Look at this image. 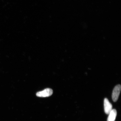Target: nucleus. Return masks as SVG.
<instances>
[{
  "mask_svg": "<svg viewBox=\"0 0 121 121\" xmlns=\"http://www.w3.org/2000/svg\"><path fill=\"white\" fill-rule=\"evenodd\" d=\"M108 114L107 121H115L117 115L116 110L115 109L112 110Z\"/></svg>",
  "mask_w": 121,
  "mask_h": 121,
  "instance_id": "nucleus-4",
  "label": "nucleus"
},
{
  "mask_svg": "<svg viewBox=\"0 0 121 121\" xmlns=\"http://www.w3.org/2000/svg\"><path fill=\"white\" fill-rule=\"evenodd\" d=\"M121 88L120 85L118 84L113 89L112 95V98L113 102H116L118 99L120 93Z\"/></svg>",
  "mask_w": 121,
  "mask_h": 121,
  "instance_id": "nucleus-1",
  "label": "nucleus"
},
{
  "mask_svg": "<svg viewBox=\"0 0 121 121\" xmlns=\"http://www.w3.org/2000/svg\"><path fill=\"white\" fill-rule=\"evenodd\" d=\"M53 91L52 89L47 88L42 91L38 92L36 95L39 97H46L50 96L52 95Z\"/></svg>",
  "mask_w": 121,
  "mask_h": 121,
  "instance_id": "nucleus-2",
  "label": "nucleus"
},
{
  "mask_svg": "<svg viewBox=\"0 0 121 121\" xmlns=\"http://www.w3.org/2000/svg\"><path fill=\"white\" fill-rule=\"evenodd\" d=\"M104 106L105 113L108 114L112 109V106L107 98H105L104 99Z\"/></svg>",
  "mask_w": 121,
  "mask_h": 121,
  "instance_id": "nucleus-3",
  "label": "nucleus"
}]
</instances>
